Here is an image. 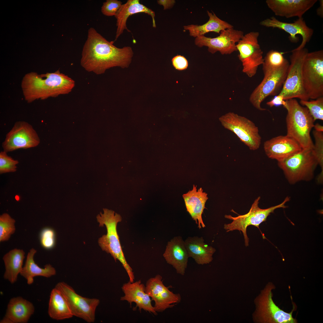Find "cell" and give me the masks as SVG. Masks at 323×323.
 Segmentation results:
<instances>
[{"label":"cell","mask_w":323,"mask_h":323,"mask_svg":"<svg viewBox=\"0 0 323 323\" xmlns=\"http://www.w3.org/2000/svg\"><path fill=\"white\" fill-rule=\"evenodd\" d=\"M93 28L88 30L87 39L83 47L80 64L86 71L97 74L104 73L114 67H129L133 52L130 46L118 48Z\"/></svg>","instance_id":"6da1fadb"},{"label":"cell","mask_w":323,"mask_h":323,"mask_svg":"<svg viewBox=\"0 0 323 323\" xmlns=\"http://www.w3.org/2000/svg\"><path fill=\"white\" fill-rule=\"evenodd\" d=\"M75 85L74 80L59 69L40 74L35 72L27 73L23 78L21 87L25 100L31 103L36 100L68 94Z\"/></svg>","instance_id":"7a4b0ae2"},{"label":"cell","mask_w":323,"mask_h":323,"mask_svg":"<svg viewBox=\"0 0 323 323\" xmlns=\"http://www.w3.org/2000/svg\"><path fill=\"white\" fill-rule=\"evenodd\" d=\"M283 106L287 111L286 135L295 141L302 149H312L314 144L310 132L315 121L308 109L295 98L285 100Z\"/></svg>","instance_id":"3957f363"},{"label":"cell","mask_w":323,"mask_h":323,"mask_svg":"<svg viewBox=\"0 0 323 323\" xmlns=\"http://www.w3.org/2000/svg\"><path fill=\"white\" fill-rule=\"evenodd\" d=\"M103 210V213L100 212L96 218L100 226H106L107 233L99 238V245L103 250L110 254L115 261H120L127 274L129 281L133 282L135 280L134 273L126 260L117 230V224L121 221L122 217L117 213L115 214L112 210Z\"/></svg>","instance_id":"277c9868"},{"label":"cell","mask_w":323,"mask_h":323,"mask_svg":"<svg viewBox=\"0 0 323 323\" xmlns=\"http://www.w3.org/2000/svg\"><path fill=\"white\" fill-rule=\"evenodd\" d=\"M274 285L269 282L260 292L254 300L255 309L252 318L255 323H296L297 320L292 316L296 308H293L290 313L285 312L277 306L272 299V290Z\"/></svg>","instance_id":"5b68a950"},{"label":"cell","mask_w":323,"mask_h":323,"mask_svg":"<svg viewBox=\"0 0 323 323\" xmlns=\"http://www.w3.org/2000/svg\"><path fill=\"white\" fill-rule=\"evenodd\" d=\"M319 164L312 149H303L287 158L278 162L288 182L294 184L300 181L312 179Z\"/></svg>","instance_id":"8992f818"},{"label":"cell","mask_w":323,"mask_h":323,"mask_svg":"<svg viewBox=\"0 0 323 323\" xmlns=\"http://www.w3.org/2000/svg\"><path fill=\"white\" fill-rule=\"evenodd\" d=\"M303 84L309 99L323 97V51L308 52L302 66Z\"/></svg>","instance_id":"52a82bcc"},{"label":"cell","mask_w":323,"mask_h":323,"mask_svg":"<svg viewBox=\"0 0 323 323\" xmlns=\"http://www.w3.org/2000/svg\"><path fill=\"white\" fill-rule=\"evenodd\" d=\"M308 50L306 48H295L291 51L290 63L286 78L278 95L284 100L297 98L300 100H309L303 86L302 66Z\"/></svg>","instance_id":"ba28073f"},{"label":"cell","mask_w":323,"mask_h":323,"mask_svg":"<svg viewBox=\"0 0 323 323\" xmlns=\"http://www.w3.org/2000/svg\"><path fill=\"white\" fill-rule=\"evenodd\" d=\"M260 197H258L252 204L249 211L247 214L240 215L237 217H233L231 215H225V217L232 220L231 223L225 224L224 228L227 232L238 230L243 233L245 245H249V238L246 233L247 228L249 226L252 225L259 228V225L265 221L267 217L272 213H274L276 209L286 208L285 203L289 201L290 198L287 197L281 204L271 207L266 209L260 208L258 206Z\"/></svg>","instance_id":"9c48e42d"},{"label":"cell","mask_w":323,"mask_h":323,"mask_svg":"<svg viewBox=\"0 0 323 323\" xmlns=\"http://www.w3.org/2000/svg\"><path fill=\"white\" fill-rule=\"evenodd\" d=\"M219 120L225 129L234 133L250 150L259 148L261 138L258 127L251 120L232 112L222 115Z\"/></svg>","instance_id":"30bf717a"},{"label":"cell","mask_w":323,"mask_h":323,"mask_svg":"<svg viewBox=\"0 0 323 323\" xmlns=\"http://www.w3.org/2000/svg\"><path fill=\"white\" fill-rule=\"evenodd\" d=\"M259 33L252 31L244 35L237 43L238 57L242 63L243 72L249 77L256 74L258 67L263 64V51L258 43Z\"/></svg>","instance_id":"8fae6325"},{"label":"cell","mask_w":323,"mask_h":323,"mask_svg":"<svg viewBox=\"0 0 323 323\" xmlns=\"http://www.w3.org/2000/svg\"><path fill=\"white\" fill-rule=\"evenodd\" d=\"M290 63L287 60L281 67L266 76L250 95L249 101L252 105L260 111L262 102L268 96L278 95L286 80Z\"/></svg>","instance_id":"7c38bea8"},{"label":"cell","mask_w":323,"mask_h":323,"mask_svg":"<svg viewBox=\"0 0 323 323\" xmlns=\"http://www.w3.org/2000/svg\"><path fill=\"white\" fill-rule=\"evenodd\" d=\"M55 287L59 290L65 296L73 316L88 323L95 322L96 310L100 302L99 299L82 297L64 282L58 283Z\"/></svg>","instance_id":"4fadbf2b"},{"label":"cell","mask_w":323,"mask_h":323,"mask_svg":"<svg viewBox=\"0 0 323 323\" xmlns=\"http://www.w3.org/2000/svg\"><path fill=\"white\" fill-rule=\"evenodd\" d=\"M39 137L32 126L23 121H17L7 134L2 146L7 153L19 149L34 147L40 143Z\"/></svg>","instance_id":"5bb4252c"},{"label":"cell","mask_w":323,"mask_h":323,"mask_svg":"<svg viewBox=\"0 0 323 323\" xmlns=\"http://www.w3.org/2000/svg\"><path fill=\"white\" fill-rule=\"evenodd\" d=\"M219 36L211 38L204 35L196 37L195 44L198 47L205 46L208 51L212 54L217 51L222 55L230 54L237 51V43L244 35L243 32L234 28L221 31Z\"/></svg>","instance_id":"9a60e30c"},{"label":"cell","mask_w":323,"mask_h":323,"mask_svg":"<svg viewBox=\"0 0 323 323\" xmlns=\"http://www.w3.org/2000/svg\"><path fill=\"white\" fill-rule=\"evenodd\" d=\"M145 287L146 293L154 302L153 306L157 312L172 308L181 301L180 295L174 293L164 285L159 275L148 279Z\"/></svg>","instance_id":"2e32d148"},{"label":"cell","mask_w":323,"mask_h":323,"mask_svg":"<svg viewBox=\"0 0 323 323\" xmlns=\"http://www.w3.org/2000/svg\"><path fill=\"white\" fill-rule=\"evenodd\" d=\"M260 24L266 27L277 28L284 31L289 34V38L292 43L298 42L299 38L297 35H301L302 38L301 43L295 48L298 50L305 48L314 32L313 29L307 25L303 17L298 18L293 22L289 23L280 21L272 16L262 21Z\"/></svg>","instance_id":"e0dca14e"},{"label":"cell","mask_w":323,"mask_h":323,"mask_svg":"<svg viewBox=\"0 0 323 323\" xmlns=\"http://www.w3.org/2000/svg\"><path fill=\"white\" fill-rule=\"evenodd\" d=\"M317 1V0H267L266 2L276 16L289 18L302 17Z\"/></svg>","instance_id":"ac0fdd59"},{"label":"cell","mask_w":323,"mask_h":323,"mask_svg":"<svg viewBox=\"0 0 323 323\" xmlns=\"http://www.w3.org/2000/svg\"><path fill=\"white\" fill-rule=\"evenodd\" d=\"M263 149L268 158L278 162L302 149L295 141L286 135L278 136L266 141Z\"/></svg>","instance_id":"d6986e66"},{"label":"cell","mask_w":323,"mask_h":323,"mask_svg":"<svg viewBox=\"0 0 323 323\" xmlns=\"http://www.w3.org/2000/svg\"><path fill=\"white\" fill-rule=\"evenodd\" d=\"M124 295L120 298L121 301H127L131 305L132 303L136 304L135 308L138 307L141 312L142 310L157 314L151 304L152 300L145 292V287L139 280L135 282H128L123 284L122 287Z\"/></svg>","instance_id":"ffe728a7"},{"label":"cell","mask_w":323,"mask_h":323,"mask_svg":"<svg viewBox=\"0 0 323 323\" xmlns=\"http://www.w3.org/2000/svg\"><path fill=\"white\" fill-rule=\"evenodd\" d=\"M163 256L178 274L184 275L189 257L185 241L180 236L174 237L167 243Z\"/></svg>","instance_id":"44dd1931"},{"label":"cell","mask_w":323,"mask_h":323,"mask_svg":"<svg viewBox=\"0 0 323 323\" xmlns=\"http://www.w3.org/2000/svg\"><path fill=\"white\" fill-rule=\"evenodd\" d=\"M143 13L147 14L152 18L153 27H156L154 12L140 2L139 0H128L122 4L121 8L115 16L116 19L117 30L115 40L123 33L125 30L130 32L127 26V22L129 17L133 14Z\"/></svg>","instance_id":"7402d4cb"},{"label":"cell","mask_w":323,"mask_h":323,"mask_svg":"<svg viewBox=\"0 0 323 323\" xmlns=\"http://www.w3.org/2000/svg\"><path fill=\"white\" fill-rule=\"evenodd\" d=\"M207 194L202 188L197 189L193 185L192 190L182 195L187 211L200 229L205 226L202 219V214L205 208V204L208 197Z\"/></svg>","instance_id":"603a6c76"},{"label":"cell","mask_w":323,"mask_h":323,"mask_svg":"<svg viewBox=\"0 0 323 323\" xmlns=\"http://www.w3.org/2000/svg\"><path fill=\"white\" fill-rule=\"evenodd\" d=\"M184 241L189 257L192 258L197 264L203 265L212 261L216 249L205 243L202 237H188Z\"/></svg>","instance_id":"cb8c5ba5"},{"label":"cell","mask_w":323,"mask_h":323,"mask_svg":"<svg viewBox=\"0 0 323 323\" xmlns=\"http://www.w3.org/2000/svg\"><path fill=\"white\" fill-rule=\"evenodd\" d=\"M34 310L33 305L30 301L20 296L13 297L8 303L5 316L13 323H26Z\"/></svg>","instance_id":"d4e9b609"},{"label":"cell","mask_w":323,"mask_h":323,"mask_svg":"<svg viewBox=\"0 0 323 323\" xmlns=\"http://www.w3.org/2000/svg\"><path fill=\"white\" fill-rule=\"evenodd\" d=\"M36 252V250L33 248L30 250L25 264L20 274L26 280L27 284L29 285L33 283L35 277L41 276L49 278L56 274L55 269L50 264H46L42 268L35 263L34 256Z\"/></svg>","instance_id":"484cf974"},{"label":"cell","mask_w":323,"mask_h":323,"mask_svg":"<svg viewBox=\"0 0 323 323\" xmlns=\"http://www.w3.org/2000/svg\"><path fill=\"white\" fill-rule=\"evenodd\" d=\"M48 313L51 318L57 320L68 319L73 316L65 296L56 287L50 293Z\"/></svg>","instance_id":"4316f807"},{"label":"cell","mask_w":323,"mask_h":323,"mask_svg":"<svg viewBox=\"0 0 323 323\" xmlns=\"http://www.w3.org/2000/svg\"><path fill=\"white\" fill-rule=\"evenodd\" d=\"M25 254L23 250L15 249L9 251L3 257L5 267L3 277L12 284L16 282L18 275L22 270Z\"/></svg>","instance_id":"83f0119b"},{"label":"cell","mask_w":323,"mask_h":323,"mask_svg":"<svg viewBox=\"0 0 323 323\" xmlns=\"http://www.w3.org/2000/svg\"><path fill=\"white\" fill-rule=\"evenodd\" d=\"M209 17L208 20L202 25H185L184 29L188 31L190 35L196 37L204 35L205 33L214 32L219 33L221 31L233 28V25L219 18L214 12L207 11Z\"/></svg>","instance_id":"f1b7e54d"},{"label":"cell","mask_w":323,"mask_h":323,"mask_svg":"<svg viewBox=\"0 0 323 323\" xmlns=\"http://www.w3.org/2000/svg\"><path fill=\"white\" fill-rule=\"evenodd\" d=\"M284 53L274 50H271L266 53L262 64L264 76L275 71L286 63L287 60L283 56Z\"/></svg>","instance_id":"f546056e"},{"label":"cell","mask_w":323,"mask_h":323,"mask_svg":"<svg viewBox=\"0 0 323 323\" xmlns=\"http://www.w3.org/2000/svg\"><path fill=\"white\" fill-rule=\"evenodd\" d=\"M15 220L7 213L0 216V241L8 240L16 230Z\"/></svg>","instance_id":"4dcf8cb0"},{"label":"cell","mask_w":323,"mask_h":323,"mask_svg":"<svg viewBox=\"0 0 323 323\" xmlns=\"http://www.w3.org/2000/svg\"><path fill=\"white\" fill-rule=\"evenodd\" d=\"M300 103L308 109L315 121L323 120V97L310 100H300Z\"/></svg>","instance_id":"1f68e13d"},{"label":"cell","mask_w":323,"mask_h":323,"mask_svg":"<svg viewBox=\"0 0 323 323\" xmlns=\"http://www.w3.org/2000/svg\"><path fill=\"white\" fill-rule=\"evenodd\" d=\"M313 134L315 140V143L312 149L313 151L320 166L322 172L319 176V182H322L323 180V132L313 131Z\"/></svg>","instance_id":"d6a6232c"},{"label":"cell","mask_w":323,"mask_h":323,"mask_svg":"<svg viewBox=\"0 0 323 323\" xmlns=\"http://www.w3.org/2000/svg\"><path fill=\"white\" fill-rule=\"evenodd\" d=\"M4 151L0 152V173L3 174L16 171L19 162L8 156Z\"/></svg>","instance_id":"836d02e7"},{"label":"cell","mask_w":323,"mask_h":323,"mask_svg":"<svg viewBox=\"0 0 323 323\" xmlns=\"http://www.w3.org/2000/svg\"><path fill=\"white\" fill-rule=\"evenodd\" d=\"M40 241L42 246L45 249H50L53 248L55 243L54 231L49 228H43L40 234Z\"/></svg>","instance_id":"e575fe53"},{"label":"cell","mask_w":323,"mask_h":323,"mask_svg":"<svg viewBox=\"0 0 323 323\" xmlns=\"http://www.w3.org/2000/svg\"><path fill=\"white\" fill-rule=\"evenodd\" d=\"M122 2L118 0H107L103 3L101 12L105 16H115L121 8Z\"/></svg>","instance_id":"d590c367"},{"label":"cell","mask_w":323,"mask_h":323,"mask_svg":"<svg viewBox=\"0 0 323 323\" xmlns=\"http://www.w3.org/2000/svg\"><path fill=\"white\" fill-rule=\"evenodd\" d=\"M171 61L173 66L178 70H185L188 66L187 60L183 56L177 55L173 58Z\"/></svg>","instance_id":"8d00e7d4"},{"label":"cell","mask_w":323,"mask_h":323,"mask_svg":"<svg viewBox=\"0 0 323 323\" xmlns=\"http://www.w3.org/2000/svg\"><path fill=\"white\" fill-rule=\"evenodd\" d=\"M285 103V100H284L283 97L278 94L275 96L271 100L267 102L266 104L267 105L272 107L274 106H278L281 105L283 106Z\"/></svg>","instance_id":"74e56055"},{"label":"cell","mask_w":323,"mask_h":323,"mask_svg":"<svg viewBox=\"0 0 323 323\" xmlns=\"http://www.w3.org/2000/svg\"><path fill=\"white\" fill-rule=\"evenodd\" d=\"M158 4L162 5L164 10L171 8L174 4L175 1L174 0H159L157 1Z\"/></svg>","instance_id":"f35d334b"},{"label":"cell","mask_w":323,"mask_h":323,"mask_svg":"<svg viewBox=\"0 0 323 323\" xmlns=\"http://www.w3.org/2000/svg\"><path fill=\"white\" fill-rule=\"evenodd\" d=\"M319 6L316 10V13L318 15L323 18V0H319Z\"/></svg>","instance_id":"ab89813d"},{"label":"cell","mask_w":323,"mask_h":323,"mask_svg":"<svg viewBox=\"0 0 323 323\" xmlns=\"http://www.w3.org/2000/svg\"><path fill=\"white\" fill-rule=\"evenodd\" d=\"M313 127L315 129V130L317 131L323 132V126L318 123L314 124Z\"/></svg>","instance_id":"60d3db41"},{"label":"cell","mask_w":323,"mask_h":323,"mask_svg":"<svg viewBox=\"0 0 323 323\" xmlns=\"http://www.w3.org/2000/svg\"><path fill=\"white\" fill-rule=\"evenodd\" d=\"M0 323H13L8 318L4 316L0 322Z\"/></svg>","instance_id":"b9f144b4"}]
</instances>
